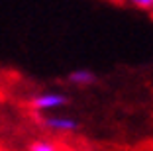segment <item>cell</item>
Segmentation results:
<instances>
[{
	"label": "cell",
	"instance_id": "277c9868",
	"mask_svg": "<svg viewBox=\"0 0 153 151\" xmlns=\"http://www.w3.org/2000/svg\"><path fill=\"white\" fill-rule=\"evenodd\" d=\"M27 151H61V147L51 139H36L33 143H30Z\"/></svg>",
	"mask_w": 153,
	"mask_h": 151
},
{
	"label": "cell",
	"instance_id": "7a4b0ae2",
	"mask_svg": "<svg viewBox=\"0 0 153 151\" xmlns=\"http://www.w3.org/2000/svg\"><path fill=\"white\" fill-rule=\"evenodd\" d=\"M32 108L39 114H45V112H53L59 110L69 104V96L63 92H41L37 96L32 98Z\"/></svg>",
	"mask_w": 153,
	"mask_h": 151
},
{
	"label": "cell",
	"instance_id": "3957f363",
	"mask_svg": "<svg viewBox=\"0 0 153 151\" xmlns=\"http://www.w3.org/2000/svg\"><path fill=\"white\" fill-rule=\"evenodd\" d=\"M67 80L75 86H88L96 80V75L88 69H76V71H71L67 77Z\"/></svg>",
	"mask_w": 153,
	"mask_h": 151
},
{
	"label": "cell",
	"instance_id": "6da1fadb",
	"mask_svg": "<svg viewBox=\"0 0 153 151\" xmlns=\"http://www.w3.org/2000/svg\"><path fill=\"white\" fill-rule=\"evenodd\" d=\"M37 118H39V124L43 128L57 132V133H71L81 128L79 120H75L71 116H63V114H41Z\"/></svg>",
	"mask_w": 153,
	"mask_h": 151
},
{
	"label": "cell",
	"instance_id": "5b68a950",
	"mask_svg": "<svg viewBox=\"0 0 153 151\" xmlns=\"http://www.w3.org/2000/svg\"><path fill=\"white\" fill-rule=\"evenodd\" d=\"M131 6L137 10H145V12H153V0H135L131 2Z\"/></svg>",
	"mask_w": 153,
	"mask_h": 151
}]
</instances>
